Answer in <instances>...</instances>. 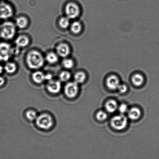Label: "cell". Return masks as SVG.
<instances>
[{"label": "cell", "mask_w": 159, "mask_h": 159, "mask_svg": "<svg viewBox=\"0 0 159 159\" xmlns=\"http://www.w3.org/2000/svg\"><path fill=\"white\" fill-rule=\"evenodd\" d=\"M26 63L31 69H38L44 65V59L41 53L32 50L30 51L26 55Z\"/></svg>", "instance_id": "6da1fadb"}, {"label": "cell", "mask_w": 159, "mask_h": 159, "mask_svg": "<svg viewBox=\"0 0 159 159\" xmlns=\"http://www.w3.org/2000/svg\"><path fill=\"white\" fill-rule=\"evenodd\" d=\"M16 33V25L12 22H5L0 27V36L4 39H11L15 37Z\"/></svg>", "instance_id": "7a4b0ae2"}, {"label": "cell", "mask_w": 159, "mask_h": 159, "mask_svg": "<svg viewBox=\"0 0 159 159\" xmlns=\"http://www.w3.org/2000/svg\"><path fill=\"white\" fill-rule=\"evenodd\" d=\"M36 124L40 129H48L52 127L53 121L51 115L45 113L37 117L36 119Z\"/></svg>", "instance_id": "3957f363"}, {"label": "cell", "mask_w": 159, "mask_h": 159, "mask_svg": "<svg viewBox=\"0 0 159 159\" xmlns=\"http://www.w3.org/2000/svg\"><path fill=\"white\" fill-rule=\"evenodd\" d=\"M111 124L112 127L116 130H122L127 125V119L124 115H118L112 118Z\"/></svg>", "instance_id": "277c9868"}, {"label": "cell", "mask_w": 159, "mask_h": 159, "mask_svg": "<svg viewBox=\"0 0 159 159\" xmlns=\"http://www.w3.org/2000/svg\"><path fill=\"white\" fill-rule=\"evenodd\" d=\"M65 12L66 17L69 19L77 18L80 13V9L77 4L73 2L68 3L65 6Z\"/></svg>", "instance_id": "5b68a950"}, {"label": "cell", "mask_w": 159, "mask_h": 159, "mask_svg": "<svg viewBox=\"0 0 159 159\" xmlns=\"http://www.w3.org/2000/svg\"><path fill=\"white\" fill-rule=\"evenodd\" d=\"M11 47L8 43H0V61H7L10 58L11 54Z\"/></svg>", "instance_id": "8992f818"}, {"label": "cell", "mask_w": 159, "mask_h": 159, "mask_svg": "<svg viewBox=\"0 0 159 159\" xmlns=\"http://www.w3.org/2000/svg\"><path fill=\"white\" fill-rule=\"evenodd\" d=\"M13 11L11 6L7 3H0V19H7L13 15Z\"/></svg>", "instance_id": "52a82bcc"}, {"label": "cell", "mask_w": 159, "mask_h": 159, "mask_svg": "<svg viewBox=\"0 0 159 159\" xmlns=\"http://www.w3.org/2000/svg\"><path fill=\"white\" fill-rule=\"evenodd\" d=\"M78 86L75 82H69L66 84L65 87V93L69 98H74L78 93Z\"/></svg>", "instance_id": "ba28073f"}, {"label": "cell", "mask_w": 159, "mask_h": 159, "mask_svg": "<svg viewBox=\"0 0 159 159\" xmlns=\"http://www.w3.org/2000/svg\"><path fill=\"white\" fill-rule=\"evenodd\" d=\"M57 52L60 57L65 58L69 55L70 52V47L65 43H61L57 46Z\"/></svg>", "instance_id": "9c48e42d"}, {"label": "cell", "mask_w": 159, "mask_h": 159, "mask_svg": "<svg viewBox=\"0 0 159 159\" xmlns=\"http://www.w3.org/2000/svg\"><path fill=\"white\" fill-rule=\"evenodd\" d=\"M48 91L51 93H56L60 92L61 84L58 81L50 80L47 85Z\"/></svg>", "instance_id": "30bf717a"}, {"label": "cell", "mask_w": 159, "mask_h": 159, "mask_svg": "<svg viewBox=\"0 0 159 159\" xmlns=\"http://www.w3.org/2000/svg\"><path fill=\"white\" fill-rule=\"evenodd\" d=\"M107 86L110 89H116L118 88L120 84L119 79L116 76H110L107 79Z\"/></svg>", "instance_id": "8fae6325"}, {"label": "cell", "mask_w": 159, "mask_h": 159, "mask_svg": "<svg viewBox=\"0 0 159 159\" xmlns=\"http://www.w3.org/2000/svg\"><path fill=\"white\" fill-rule=\"evenodd\" d=\"M30 42L29 38L25 35H20L15 40V44L18 47L24 48L29 45Z\"/></svg>", "instance_id": "7c38bea8"}, {"label": "cell", "mask_w": 159, "mask_h": 159, "mask_svg": "<svg viewBox=\"0 0 159 159\" xmlns=\"http://www.w3.org/2000/svg\"><path fill=\"white\" fill-rule=\"evenodd\" d=\"M141 111L137 107H133L131 109L128 113L129 118L132 120L138 119L141 116Z\"/></svg>", "instance_id": "4fadbf2b"}, {"label": "cell", "mask_w": 159, "mask_h": 159, "mask_svg": "<svg viewBox=\"0 0 159 159\" xmlns=\"http://www.w3.org/2000/svg\"><path fill=\"white\" fill-rule=\"evenodd\" d=\"M32 79L37 83H41L45 80V75L41 71H37L32 75Z\"/></svg>", "instance_id": "5bb4252c"}, {"label": "cell", "mask_w": 159, "mask_h": 159, "mask_svg": "<svg viewBox=\"0 0 159 159\" xmlns=\"http://www.w3.org/2000/svg\"><path fill=\"white\" fill-rule=\"evenodd\" d=\"M27 19L25 17L21 16L18 17L16 21V25L20 29H25L28 25Z\"/></svg>", "instance_id": "9a60e30c"}, {"label": "cell", "mask_w": 159, "mask_h": 159, "mask_svg": "<svg viewBox=\"0 0 159 159\" xmlns=\"http://www.w3.org/2000/svg\"><path fill=\"white\" fill-rule=\"evenodd\" d=\"M118 107L117 103L113 100L107 101L106 104V108L109 112L113 113L116 110Z\"/></svg>", "instance_id": "2e32d148"}, {"label": "cell", "mask_w": 159, "mask_h": 159, "mask_svg": "<svg viewBox=\"0 0 159 159\" xmlns=\"http://www.w3.org/2000/svg\"><path fill=\"white\" fill-rule=\"evenodd\" d=\"M46 59L49 63L55 64L58 61V55L54 52H50L47 54Z\"/></svg>", "instance_id": "e0dca14e"}, {"label": "cell", "mask_w": 159, "mask_h": 159, "mask_svg": "<svg viewBox=\"0 0 159 159\" xmlns=\"http://www.w3.org/2000/svg\"><path fill=\"white\" fill-rule=\"evenodd\" d=\"M132 80L134 84L137 86L141 85L144 82V78L141 75L136 74L132 77Z\"/></svg>", "instance_id": "ac0fdd59"}, {"label": "cell", "mask_w": 159, "mask_h": 159, "mask_svg": "<svg viewBox=\"0 0 159 159\" xmlns=\"http://www.w3.org/2000/svg\"><path fill=\"white\" fill-rule=\"evenodd\" d=\"M82 25L79 21H75L71 24L70 26V30L74 34H79L82 30Z\"/></svg>", "instance_id": "d6986e66"}, {"label": "cell", "mask_w": 159, "mask_h": 159, "mask_svg": "<svg viewBox=\"0 0 159 159\" xmlns=\"http://www.w3.org/2000/svg\"><path fill=\"white\" fill-rule=\"evenodd\" d=\"M17 66L15 63L9 62L6 64L4 66V70L9 74H13L16 71Z\"/></svg>", "instance_id": "ffe728a7"}, {"label": "cell", "mask_w": 159, "mask_h": 159, "mask_svg": "<svg viewBox=\"0 0 159 159\" xmlns=\"http://www.w3.org/2000/svg\"><path fill=\"white\" fill-rule=\"evenodd\" d=\"M59 24L62 29H67L70 25V19L67 17H62L59 20Z\"/></svg>", "instance_id": "44dd1931"}, {"label": "cell", "mask_w": 159, "mask_h": 159, "mask_svg": "<svg viewBox=\"0 0 159 159\" xmlns=\"http://www.w3.org/2000/svg\"><path fill=\"white\" fill-rule=\"evenodd\" d=\"M85 78L86 75L85 73L82 71L76 73L74 76L75 80L77 84L83 82L85 81Z\"/></svg>", "instance_id": "7402d4cb"}, {"label": "cell", "mask_w": 159, "mask_h": 159, "mask_svg": "<svg viewBox=\"0 0 159 159\" xmlns=\"http://www.w3.org/2000/svg\"><path fill=\"white\" fill-rule=\"evenodd\" d=\"M62 65L65 68L70 69H71L74 67V61L71 59L66 58L63 61Z\"/></svg>", "instance_id": "603a6c76"}, {"label": "cell", "mask_w": 159, "mask_h": 159, "mask_svg": "<svg viewBox=\"0 0 159 159\" xmlns=\"http://www.w3.org/2000/svg\"><path fill=\"white\" fill-rule=\"evenodd\" d=\"M71 74L67 71H63L60 74V79L62 82H66L70 78Z\"/></svg>", "instance_id": "cb8c5ba5"}, {"label": "cell", "mask_w": 159, "mask_h": 159, "mask_svg": "<svg viewBox=\"0 0 159 159\" xmlns=\"http://www.w3.org/2000/svg\"><path fill=\"white\" fill-rule=\"evenodd\" d=\"M26 117L30 120L33 121L36 119L37 118V114L35 111L33 110H29L26 112Z\"/></svg>", "instance_id": "d4e9b609"}, {"label": "cell", "mask_w": 159, "mask_h": 159, "mask_svg": "<svg viewBox=\"0 0 159 159\" xmlns=\"http://www.w3.org/2000/svg\"><path fill=\"white\" fill-rule=\"evenodd\" d=\"M96 117L99 120H105L107 118V115L105 112L104 111H99L97 114Z\"/></svg>", "instance_id": "484cf974"}, {"label": "cell", "mask_w": 159, "mask_h": 159, "mask_svg": "<svg viewBox=\"0 0 159 159\" xmlns=\"http://www.w3.org/2000/svg\"><path fill=\"white\" fill-rule=\"evenodd\" d=\"M119 110L121 113H125L127 110V106L125 104H122L120 106Z\"/></svg>", "instance_id": "4316f807"}, {"label": "cell", "mask_w": 159, "mask_h": 159, "mask_svg": "<svg viewBox=\"0 0 159 159\" xmlns=\"http://www.w3.org/2000/svg\"><path fill=\"white\" fill-rule=\"evenodd\" d=\"M118 89H119L120 92L122 93H125L127 89V86L125 84H122V85L120 84Z\"/></svg>", "instance_id": "83f0119b"}, {"label": "cell", "mask_w": 159, "mask_h": 159, "mask_svg": "<svg viewBox=\"0 0 159 159\" xmlns=\"http://www.w3.org/2000/svg\"><path fill=\"white\" fill-rule=\"evenodd\" d=\"M19 48L18 47H16L15 48H11V54H14V55H16L19 53Z\"/></svg>", "instance_id": "f1b7e54d"}, {"label": "cell", "mask_w": 159, "mask_h": 159, "mask_svg": "<svg viewBox=\"0 0 159 159\" xmlns=\"http://www.w3.org/2000/svg\"><path fill=\"white\" fill-rule=\"evenodd\" d=\"M52 78V76L51 75L49 74L45 75V80H51Z\"/></svg>", "instance_id": "f546056e"}, {"label": "cell", "mask_w": 159, "mask_h": 159, "mask_svg": "<svg viewBox=\"0 0 159 159\" xmlns=\"http://www.w3.org/2000/svg\"><path fill=\"white\" fill-rule=\"evenodd\" d=\"M4 83V80L3 78L0 77V86L2 85Z\"/></svg>", "instance_id": "4dcf8cb0"}, {"label": "cell", "mask_w": 159, "mask_h": 159, "mask_svg": "<svg viewBox=\"0 0 159 159\" xmlns=\"http://www.w3.org/2000/svg\"><path fill=\"white\" fill-rule=\"evenodd\" d=\"M3 70V67L0 65V74L2 73Z\"/></svg>", "instance_id": "1f68e13d"}]
</instances>
